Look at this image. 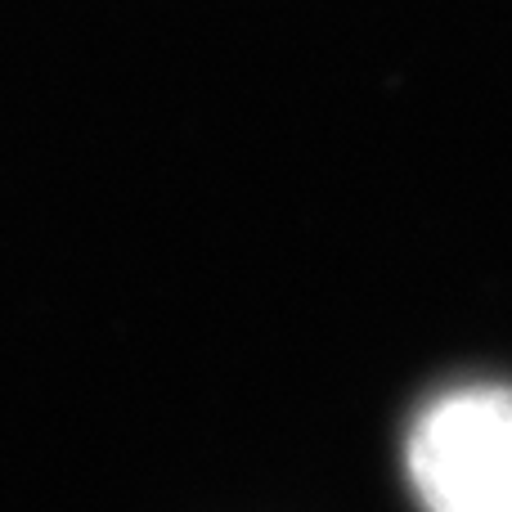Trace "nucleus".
<instances>
[{
	"label": "nucleus",
	"mask_w": 512,
	"mask_h": 512,
	"mask_svg": "<svg viewBox=\"0 0 512 512\" xmlns=\"http://www.w3.org/2000/svg\"><path fill=\"white\" fill-rule=\"evenodd\" d=\"M409 477L427 512H512V387L432 400L409 432Z\"/></svg>",
	"instance_id": "obj_1"
}]
</instances>
